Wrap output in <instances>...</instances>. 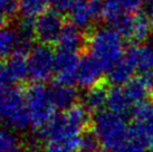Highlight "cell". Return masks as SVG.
Listing matches in <instances>:
<instances>
[{
	"label": "cell",
	"instance_id": "7a4b0ae2",
	"mask_svg": "<svg viewBox=\"0 0 153 152\" xmlns=\"http://www.w3.org/2000/svg\"><path fill=\"white\" fill-rule=\"evenodd\" d=\"M91 55L96 58L104 69H110L123 56V37L112 27H98L87 40Z\"/></svg>",
	"mask_w": 153,
	"mask_h": 152
},
{
	"label": "cell",
	"instance_id": "cb8c5ba5",
	"mask_svg": "<svg viewBox=\"0 0 153 152\" xmlns=\"http://www.w3.org/2000/svg\"><path fill=\"white\" fill-rule=\"evenodd\" d=\"M145 144L144 139L132 127L130 135L114 152H144Z\"/></svg>",
	"mask_w": 153,
	"mask_h": 152
},
{
	"label": "cell",
	"instance_id": "5bb4252c",
	"mask_svg": "<svg viewBox=\"0 0 153 152\" xmlns=\"http://www.w3.org/2000/svg\"><path fill=\"white\" fill-rule=\"evenodd\" d=\"M143 0H103V17L111 24L123 13H131L140 8Z\"/></svg>",
	"mask_w": 153,
	"mask_h": 152
},
{
	"label": "cell",
	"instance_id": "7402d4cb",
	"mask_svg": "<svg viewBox=\"0 0 153 152\" xmlns=\"http://www.w3.org/2000/svg\"><path fill=\"white\" fill-rule=\"evenodd\" d=\"M153 22L150 20V16L145 13H137L134 16V28H133V35L132 40L135 42H143L146 40L150 36L151 29H152Z\"/></svg>",
	"mask_w": 153,
	"mask_h": 152
},
{
	"label": "cell",
	"instance_id": "e0dca14e",
	"mask_svg": "<svg viewBox=\"0 0 153 152\" xmlns=\"http://www.w3.org/2000/svg\"><path fill=\"white\" fill-rule=\"evenodd\" d=\"M57 44L58 51L77 54L84 44V37L78 27L73 24H68L64 26Z\"/></svg>",
	"mask_w": 153,
	"mask_h": 152
},
{
	"label": "cell",
	"instance_id": "2e32d148",
	"mask_svg": "<svg viewBox=\"0 0 153 152\" xmlns=\"http://www.w3.org/2000/svg\"><path fill=\"white\" fill-rule=\"evenodd\" d=\"M124 91L132 104L140 105L145 102V98L151 91L150 77L140 75L133 77L128 83L124 85Z\"/></svg>",
	"mask_w": 153,
	"mask_h": 152
},
{
	"label": "cell",
	"instance_id": "5b68a950",
	"mask_svg": "<svg viewBox=\"0 0 153 152\" xmlns=\"http://www.w3.org/2000/svg\"><path fill=\"white\" fill-rule=\"evenodd\" d=\"M25 95L31 125L39 130L55 116L56 107L51 100V91L42 84H35L27 89Z\"/></svg>",
	"mask_w": 153,
	"mask_h": 152
},
{
	"label": "cell",
	"instance_id": "8992f818",
	"mask_svg": "<svg viewBox=\"0 0 153 152\" xmlns=\"http://www.w3.org/2000/svg\"><path fill=\"white\" fill-rule=\"evenodd\" d=\"M29 77L37 84L49 80L55 72L56 55L48 45H37L29 53L28 56Z\"/></svg>",
	"mask_w": 153,
	"mask_h": 152
},
{
	"label": "cell",
	"instance_id": "f546056e",
	"mask_svg": "<svg viewBox=\"0 0 153 152\" xmlns=\"http://www.w3.org/2000/svg\"><path fill=\"white\" fill-rule=\"evenodd\" d=\"M150 83H151V91L153 92V74L150 76Z\"/></svg>",
	"mask_w": 153,
	"mask_h": 152
},
{
	"label": "cell",
	"instance_id": "d6986e66",
	"mask_svg": "<svg viewBox=\"0 0 153 152\" xmlns=\"http://www.w3.org/2000/svg\"><path fill=\"white\" fill-rule=\"evenodd\" d=\"M107 96L108 91L105 89L104 85L97 84L87 89L83 96V103L87 111H94V112H101L103 106L107 104Z\"/></svg>",
	"mask_w": 153,
	"mask_h": 152
},
{
	"label": "cell",
	"instance_id": "6da1fadb",
	"mask_svg": "<svg viewBox=\"0 0 153 152\" xmlns=\"http://www.w3.org/2000/svg\"><path fill=\"white\" fill-rule=\"evenodd\" d=\"M89 120L88 111L84 105H74L57 115L38 130V136L49 143L63 145L68 152H79L82 134Z\"/></svg>",
	"mask_w": 153,
	"mask_h": 152
},
{
	"label": "cell",
	"instance_id": "ba28073f",
	"mask_svg": "<svg viewBox=\"0 0 153 152\" xmlns=\"http://www.w3.org/2000/svg\"><path fill=\"white\" fill-rule=\"evenodd\" d=\"M69 16L73 25L79 29L87 28L94 20L103 16V0H76Z\"/></svg>",
	"mask_w": 153,
	"mask_h": 152
},
{
	"label": "cell",
	"instance_id": "4fadbf2b",
	"mask_svg": "<svg viewBox=\"0 0 153 152\" xmlns=\"http://www.w3.org/2000/svg\"><path fill=\"white\" fill-rule=\"evenodd\" d=\"M126 59L131 63L134 71L148 73L153 68V48L148 45H136L131 47L125 55Z\"/></svg>",
	"mask_w": 153,
	"mask_h": 152
},
{
	"label": "cell",
	"instance_id": "d4e9b609",
	"mask_svg": "<svg viewBox=\"0 0 153 152\" xmlns=\"http://www.w3.org/2000/svg\"><path fill=\"white\" fill-rule=\"evenodd\" d=\"M22 147L18 136L9 129H4L0 133V152H10Z\"/></svg>",
	"mask_w": 153,
	"mask_h": 152
},
{
	"label": "cell",
	"instance_id": "277c9868",
	"mask_svg": "<svg viewBox=\"0 0 153 152\" xmlns=\"http://www.w3.org/2000/svg\"><path fill=\"white\" fill-rule=\"evenodd\" d=\"M1 118L13 130H26L31 124L26 95L17 87H2L0 96Z\"/></svg>",
	"mask_w": 153,
	"mask_h": 152
},
{
	"label": "cell",
	"instance_id": "7c38bea8",
	"mask_svg": "<svg viewBox=\"0 0 153 152\" xmlns=\"http://www.w3.org/2000/svg\"><path fill=\"white\" fill-rule=\"evenodd\" d=\"M133 127L149 144L153 141V102H144L136 105L133 111Z\"/></svg>",
	"mask_w": 153,
	"mask_h": 152
},
{
	"label": "cell",
	"instance_id": "4316f807",
	"mask_svg": "<svg viewBox=\"0 0 153 152\" xmlns=\"http://www.w3.org/2000/svg\"><path fill=\"white\" fill-rule=\"evenodd\" d=\"M19 11V0H1V19L2 22L9 21Z\"/></svg>",
	"mask_w": 153,
	"mask_h": 152
},
{
	"label": "cell",
	"instance_id": "9a60e30c",
	"mask_svg": "<svg viewBox=\"0 0 153 152\" xmlns=\"http://www.w3.org/2000/svg\"><path fill=\"white\" fill-rule=\"evenodd\" d=\"M49 91H51L53 103L56 109L67 111L74 105H76L75 103H76L78 94L72 85L62 84L56 82V84L53 85V87Z\"/></svg>",
	"mask_w": 153,
	"mask_h": 152
},
{
	"label": "cell",
	"instance_id": "9c48e42d",
	"mask_svg": "<svg viewBox=\"0 0 153 152\" xmlns=\"http://www.w3.org/2000/svg\"><path fill=\"white\" fill-rule=\"evenodd\" d=\"M29 76L28 60L24 55H13L1 65L0 80L2 87H13Z\"/></svg>",
	"mask_w": 153,
	"mask_h": 152
},
{
	"label": "cell",
	"instance_id": "1f68e13d",
	"mask_svg": "<svg viewBox=\"0 0 153 152\" xmlns=\"http://www.w3.org/2000/svg\"><path fill=\"white\" fill-rule=\"evenodd\" d=\"M96 152H104V151H101V150H98V151H96Z\"/></svg>",
	"mask_w": 153,
	"mask_h": 152
},
{
	"label": "cell",
	"instance_id": "4dcf8cb0",
	"mask_svg": "<svg viewBox=\"0 0 153 152\" xmlns=\"http://www.w3.org/2000/svg\"><path fill=\"white\" fill-rule=\"evenodd\" d=\"M148 145H149V148L151 149V151L153 152V141H151V142H150V143L148 144Z\"/></svg>",
	"mask_w": 153,
	"mask_h": 152
},
{
	"label": "cell",
	"instance_id": "ffe728a7",
	"mask_svg": "<svg viewBox=\"0 0 153 152\" xmlns=\"http://www.w3.org/2000/svg\"><path fill=\"white\" fill-rule=\"evenodd\" d=\"M134 73V68L124 56L120 59L117 63H115L110 69H107V78L112 84L115 86L125 85L133 78L132 75Z\"/></svg>",
	"mask_w": 153,
	"mask_h": 152
},
{
	"label": "cell",
	"instance_id": "3957f363",
	"mask_svg": "<svg viewBox=\"0 0 153 152\" xmlns=\"http://www.w3.org/2000/svg\"><path fill=\"white\" fill-rule=\"evenodd\" d=\"M93 132L104 148L114 152L130 135L131 127L123 116L111 111H101L93 120Z\"/></svg>",
	"mask_w": 153,
	"mask_h": 152
},
{
	"label": "cell",
	"instance_id": "f1b7e54d",
	"mask_svg": "<svg viewBox=\"0 0 153 152\" xmlns=\"http://www.w3.org/2000/svg\"><path fill=\"white\" fill-rule=\"evenodd\" d=\"M42 152H68L67 149L64 148L63 145L56 143H49L48 145H46L44 150Z\"/></svg>",
	"mask_w": 153,
	"mask_h": 152
},
{
	"label": "cell",
	"instance_id": "52a82bcc",
	"mask_svg": "<svg viewBox=\"0 0 153 152\" xmlns=\"http://www.w3.org/2000/svg\"><path fill=\"white\" fill-rule=\"evenodd\" d=\"M36 38L44 45H51L57 42L63 31L64 24L60 13L54 10L45 11L36 20Z\"/></svg>",
	"mask_w": 153,
	"mask_h": 152
},
{
	"label": "cell",
	"instance_id": "603a6c76",
	"mask_svg": "<svg viewBox=\"0 0 153 152\" xmlns=\"http://www.w3.org/2000/svg\"><path fill=\"white\" fill-rule=\"evenodd\" d=\"M48 0H19V13L24 18H38L46 11Z\"/></svg>",
	"mask_w": 153,
	"mask_h": 152
},
{
	"label": "cell",
	"instance_id": "83f0119b",
	"mask_svg": "<svg viewBox=\"0 0 153 152\" xmlns=\"http://www.w3.org/2000/svg\"><path fill=\"white\" fill-rule=\"evenodd\" d=\"M76 0H48V4L51 9L58 13H69Z\"/></svg>",
	"mask_w": 153,
	"mask_h": 152
},
{
	"label": "cell",
	"instance_id": "30bf717a",
	"mask_svg": "<svg viewBox=\"0 0 153 152\" xmlns=\"http://www.w3.org/2000/svg\"><path fill=\"white\" fill-rule=\"evenodd\" d=\"M79 59L75 53L58 51L56 54L55 74L57 83L72 85L76 80V73Z\"/></svg>",
	"mask_w": 153,
	"mask_h": 152
},
{
	"label": "cell",
	"instance_id": "8fae6325",
	"mask_svg": "<svg viewBox=\"0 0 153 152\" xmlns=\"http://www.w3.org/2000/svg\"><path fill=\"white\" fill-rule=\"evenodd\" d=\"M103 69L104 68L100 62L91 54L84 56L79 59L76 73V82L82 87L91 89L98 84Z\"/></svg>",
	"mask_w": 153,
	"mask_h": 152
},
{
	"label": "cell",
	"instance_id": "44dd1931",
	"mask_svg": "<svg viewBox=\"0 0 153 152\" xmlns=\"http://www.w3.org/2000/svg\"><path fill=\"white\" fill-rule=\"evenodd\" d=\"M18 48V36L15 28L4 26L0 33V51L2 57H10Z\"/></svg>",
	"mask_w": 153,
	"mask_h": 152
},
{
	"label": "cell",
	"instance_id": "ac0fdd59",
	"mask_svg": "<svg viewBox=\"0 0 153 152\" xmlns=\"http://www.w3.org/2000/svg\"><path fill=\"white\" fill-rule=\"evenodd\" d=\"M107 107L111 112L124 116L128 114L131 110L132 103L128 100V97L125 94L123 87L114 86L112 89L108 91V96H107Z\"/></svg>",
	"mask_w": 153,
	"mask_h": 152
},
{
	"label": "cell",
	"instance_id": "484cf974",
	"mask_svg": "<svg viewBox=\"0 0 153 152\" xmlns=\"http://www.w3.org/2000/svg\"><path fill=\"white\" fill-rule=\"evenodd\" d=\"M100 141L94 132H84L82 134L79 152H96L100 149Z\"/></svg>",
	"mask_w": 153,
	"mask_h": 152
}]
</instances>
